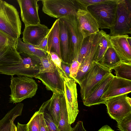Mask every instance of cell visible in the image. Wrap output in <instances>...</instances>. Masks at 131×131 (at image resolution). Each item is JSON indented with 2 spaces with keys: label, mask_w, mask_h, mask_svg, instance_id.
Here are the masks:
<instances>
[{
  "label": "cell",
  "mask_w": 131,
  "mask_h": 131,
  "mask_svg": "<svg viewBox=\"0 0 131 131\" xmlns=\"http://www.w3.org/2000/svg\"><path fill=\"white\" fill-rule=\"evenodd\" d=\"M19 13L13 5L0 0V31L17 40L21 32Z\"/></svg>",
  "instance_id": "1"
},
{
  "label": "cell",
  "mask_w": 131,
  "mask_h": 131,
  "mask_svg": "<svg viewBox=\"0 0 131 131\" xmlns=\"http://www.w3.org/2000/svg\"><path fill=\"white\" fill-rule=\"evenodd\" d=\"M9 87L11 94L9 102L20 103L24 100L31 98L36 93L38 85L32 78L20 76H11Z\"/></svg>",
  "instance_id": "2"
},
{
  "label": "cell",
  "mask_w": 131,
  "mask_h": 131,
  "mask_svg": "<svg viewBox=\"0 0 131 131\" xmlns=\"http://www.w3.org/2000/svg\"><path fill=\"white\" fill-rule=\"evenodd\" d=\"M118 0H107L87 7L88 11L97 21L99 28L110 29L114 26Z\"/></svg>",
  "instance_id": "3"
},
{
  "label": "cell",
  "mask_w": 131,
  "mask_h": 131,
  "mask_svg": "<svg viewBox=\"0 0 131 131\" xmlns=\"http://www.w3.org/2000/svg\"><path fill=\"white\" fill-rule=\"evenodd\" d=\"M110 36L131 34V0H118L114 26L110 29Z\"/></svg>",
  "instance_id": "4"
},
{
  "label": "cell",
  "mask_w": 131,
  "mask_h": 131,
  "mask_svg": "<svg viewBox=\"0 0 131 131\" xmlns=\"http://www.w3.org/2000/svg\"><path fill=\"white\" fill-rule=\"evenodd\" d=\"M111 70L93 61L79 84L82 101L85 100L96 85L111 73Z\"/></svg>",
  "instance_id": "5"
},
{
  "label": "cell",
  "mask_w": 131,
  "mask_h": 131,
  "mask_svg": "<svg viewBox=\"0 0 131 131\" xmlns=\"http://www.w3.org/2000/svg\"><path fill=\"white\" fill-rule=\"evenodd\" d=\"M42 11L50 16L59 19L76 15L79 9L76 0H41Z\"/></svg>",
  "instance_id": "6"
},
{
  "label": "cell",
  "mask_w": 131,
  "mask_h": 131,
  "mask_svg": "<svg viewBox=\"0 0 131 131\" xmlns=\"http://www.w3.org/2000/svg\"><path fill=\"white\" fill-rule=\"evenodd\" d=\"M22 62L15 47L0 45V74L13 76Z\"/></svg>",
  "instance_id": "7"
},
{
  "label": "cell",
  "mask_w": 131,
  "mask_h": 131,
  "mask_svg": "<svg viewBox=\"0 0 131 131\" xmlns=\"http://www.w3.org/2000/svg\"><path fill=\"white\" fill-rule=\"evenodd\" d=\"M126 93L111 98L106 101L107 112L117 123L131 113V99Z\"/></svg>",
  "instance_id": "8"
},
{
  "label": "cell",
  "mask_w": 131,
  "mask_h": 131,
  "mask_svg": "<svg viewBox=\"0 0 131 131\" xmlns=\"http://www.w3.org/2000/svg\"><path fill=\"white\" fill-rule=\"evenodd\" d=\"M59 19L66 26L69 35L72 61L75 60H77L78 54L84 38L80 30L77 15L69 16Z\"/></svg>",
  "instance_id": "9"
},
{
  "label": "cell",
  "mask_w": 131,
  "mask_h": 131,
  "mask_svg": "<svg viewBox=\"0 0 131 131\" xmlns=\"http://www.w3.org/2000/svg\"><path fill=\"white\" fill-rule=\"evenodd\" d=\"M64 81V93L68 115L69 122L71 124L75 121L79 111L75 81L67 76L62 78Z\"/></svg>",
  "instance_id": "10"
},
{
  "label": "cell",
  "mask_w": 131,
  "mask_h": 131,
  "mask_svg": "<svg viewBox=\"0 0 131 131\" xmlns=\"http://www.w3.org/2000/svg\"><path fill=\"white\" fill-rule=\"evenodd\" d=\"M39 0H17L20 10L21 17L25 26L40 24L38 15Z\"/></svg>",
  "instance_id": "11"
},
{
  "label": "cell",
  "mask_w": 131,
  "mask_h": 131,
  "mask_svg": "<svg viewBox=\"0 0 131 131\" xmlns=\"http://www.w3.org/2000/svg\"><path fill=\"white\" fill-rule=\"evenodd\" d=\"M19 54L22 62L17 68L16 75L35 78L39 73L40 58L37 56L23 53Z\"/></svg>",
  "instance_id": "12"
},
{
  "label": "cell",
  "mask_w": 131,
  "mask_h": 131,
  "mask_svg": "<svg viewBox=\"0 0 131 131\" xmlns=\"http://www.w3.org/2000/svg\"><path fill=\"white\" fill-rule=\"evenodd\" d=\"M131 91V80L114 76L107 89L102 95L101 101L104 104L108 99Z\"/></svg>",
  "instance_id": "13"
},
{
  "label": "cell",
  "mask_w": 131,
  "mask_h": 131,
  "mask_svg": "<svg viewBox=\"0 0 131 131\" xmlns=\"http://www.w3.org/2000/svg\"><path fill=\"white\" fill-rule=\"evenodd\" d=\"M50 29L40 24L25 27L23 33V41L37 47L48 34Z\"/></svg>",
  "instance_id": "14"
},
{
  "label": "cell",
  "mask_w": 131,
  "mask_h": 131,
  "mask_svg": "<svg viewBox=\"0 0 131 131\" xmlns=\"http://www.w3.org/2000/svg\"><path fill=\"white\" fill-rule=\"evenodd\" d=\"M77 16L80 30L84 38L99 31L97 21L88 11L79 9Z\"/></svg>",
  "instance_id": "15"
},
{
  "label": "cell",
  "mask_w": 131,
  "mask_h": 131,
  "mask_svg": "<svg viewBox=\"0 0 131 131\" xmlns=\"http://www.w3.org/2000/svg\"><path fill=\"white\" fill-rule=\"evenodd\" d=\"M128 37L126 34L110 36V40L121 62L131 63V45L128 41Z\"/></svg>",
  "instance_id": "16"
},
{
  "label": "cell",
  "mask_w": 131,
  "mask_h": 131,
  "mask_svg": "<svg viewBox=\"0 0 131 131\" xmlns=\"http://www.w3.org/2000/svg\"><path fill=\"white\" fill-rule=\"evenodd\" d=\"M35 78L40 80L48 90L64 94V81L57 69L53 72L39 73Z\"/></svg>",
  "instance_id": "17"
},
{
  "label": "cell",
  "mask_w": 131,
  "mask_h": 131,
  "mask_svg": "<svg viewBox=\"0 0 131 131\" xmlns=\"http://www.w3.org/2000/svg\"><path fill=\"white\" fill-rule=\"evenodd\" d=\"M65 100L64 94L53 93L51 98L43 102L38 111H44L49 113L58 127L61 106Z\"/></svg>",
  "instance_id": "18"
},
{
  "label": "cell",
  "mask_w": 131,
  "mask_h": 131,
  "mask_svg": "<svg viewBox=\"0 0 131 131\" xmlns=\"http://www.w3.org/2000/svg\"><path fill=\"white\" fill-rule=\"evenodd\" d=\"M114 76L111 73L98 82L86 98L83 101V104L86 106H90L104 104L101 98L107 89Z\"/></svg>",
  "instance_id": "19"
},
{
  "label": "cell",
  "mask_w": 131,
  "mask_h": 131,
  "mask_svg": "<svg viewBox=\"0 0 131 131\" xmlns=\"http://www.w3.org/2000/svg\"><path fill=\"white\" fill-rule=\"evenodd\" d=\"M102 33V30H101L95 34L93 40L92 46L90 51L81 63L75 80L76 82L79 84L94 61V54L100 41Z\"/></svg>",
  "instance_id": "20"
},
{
  "label": "cell",
  "mask_w": 131,
  "mask_h": 131,
  "mask_svg": "<svg viewBox=\"0 0 131 131\" xmlns=\"http://www.w3.org/2000/svg\"><path fill=\"white\" fill-rule=\"evenodd\" d=\"M58 23L60 30V49L62 62L71 64V44L68 32L65 25L59 19Z\"/></svg>",
  "instance_id": "21"
},
{
  "label": "cell",
  "mask_w": 131,
  "mask_h": 131,
  "mask_svg": "<svg viewBox=\"0 0 131 131\" xmlns=\"http://www.w3.org/2000/svg\"><path fill=\"white\" fill-rule=\"evenodd\" d=\"M60 30L58 19L56 20L48 34L47 53H56L61 60L60 49Z\"/></svg>",
  "instance_id": "22"
},
{
  "label": "cell",
  "mask_w": 131,
  "mask_h": 131,
  "mask_svg": "<svg viewBox=\"0 0 131 131\" xmlns=\"http://www.w3.org/2000/svg\"><path fill=\"white\" fill-rule=\"evenodd\" d=\"M24 104L19 103L17 104L0 120V131H11L12 122L21 115Z\"/></svg>",
  "instance_id": "23"
},
{
  "label": "cell",
  "mask_w": 131,
  "mask_h": 131,
  "mask_svg": "<svg viewBox=\"0 0 131 131\" xmlns=\"http://www.w3.org/2000/svg\"><path fill=\"white\" fill-rule=\"evenodd\" d=\"M15 48L19 53H23L37 56L40 58L45 57L48 53L36 46L24 42L20 38L17 40Z\"/></svg>",
  "instance_id": "24"
},
{
  "label": "cell",
  "mask_w": 131,
  "mask_h": 131,
  "mask_svg": "<svg viewBox=\"0 0 131 131\" xmlns=\"http://www.w3.org/2000/svg\"><path fill=\"white\" fill-rule=\"evenodd\" d=\"M110 36L102 30V35L94 54V61L100 63L107 49L111 46L110 40Z\"/></svg>",
  "instance_id": "25"
},
{
  "label": "cell",
  "mask_w": 131,
  "mask_h": 131,
  "mask_svg": "<svg viewBox=\"0 0 131 131\" xmlns=\"http://www.w3.org/2000/svg\"><path fill=\"white\" fill-rule=\"evenodd\" d=\"M121 62L116 52L111 46L106 51L100 63L112 70Z\"/></svg>",
  "instance_id": "26"
},
{
  "label": "cell",
  "mask_w": 131,
  "mask_h": 131,
  "mask_svg": "<svg viewBox=\"0 0 131 131\" xmlns=\"http://www.w3.org/2000/svg\"><path fill=\"white\" fill-rule=\"evenodd\" d=\"M59 131H71L72 128L69 124L66 100L62 103L60 112V118L57 127Z\"/></svg>",
  "instance_id": "27"
},
{
  "label": "cell",
  "mask_w": 131,
  "mask_h": 131,
  "mask_svg": "<svg viewBox=\"0 0 131 131\" xmlns=\"http://www.w3.org/2000/svg\"><path fill=\"white\" fill-rule=\"evenodd\" d=\"M96 34H92L84 38L77 57L78 61L81 64L90 52L93 40Z\"/></svg>",
  "instance_id": "28"
},
{
  "label": "cell",
  "mask_w": 131,
  "mask_h": 131,
  "mask_svg": "<svg viewBox=\"0 0 131 131\" xmlns=\"http://www.w3.org/2000/svg\"><path fill=\"white\" fill-rule=\"evenodd\" d=\"M112 69L115 71V77L131 80V63L121 62Z\"/></svg>",
  "instance_id": "29"
},
{
  "label": "cell",
  "mask_w": 131,
  "mask_h": 131,
  "mask_svg": "<svg viewBox=\"0 0 131 131\" xmlns=\"http://www.w3.org/2000/svg\"><path fill=\"white\" fill-rule=\"evenodd\" d=\"M47 53L46 56L40 58V63L39 73L53 72L57 69L50 53Z\"/></svg>",
  "instance_id": "30"
},
{
  "label": "cell",
  "mask_w": 131,
  "mask_h": 131,
  "mask_svg": "<svg viewBox=\"0 0 131 131\" xmlns=\"http://www.w3.org/2000/svg\"><path fill=\"white\" fill-rule=\"evenodd\" d=\"M39 113L36 112L26 124L27 131H40Z\"/></svg>",
  "instance_id": "31"
},
{
  "label": "cell",
  "mask_w": 131,
  "mask_h": 131,
  "mask_svg": "<svg viewBox=\"0 0 131 131\" xmlns=\"http://www.w3.org/2000/svg\"><path fill=\"white\" fill-rule=\"evenodd\" d=\"M117 127L121 131H131V113L117 123Z\"/></svg>",
  "instance_id": "32"
},
{
  "label": "cell",
  "mask_w": 131,
  "mask_h": 131,
  "mask_svg": "<svg viewBox=\"0 0 131 131\" xmlns=\"http://www.w3.org/2000/svg\"><path fill=\"white\" fill-rule=\"evenodd\" d=\"M16 40L0 31V45L10 46L15 47Z\"/></svg>",
  "instance_id": "33"
},
{
  "label": "cell",
  "mask_w": 131,
  "mask_h": 131,
  "mask_svg": "<svg viewBox=\"0 0 131 131\" xmlns=\"http://www.w3.org/2000/svg\"><path fill=\"white\" fill-rule=\"evenodd\" d=\"M107 0H76L79 6V9L88 11L87 7L106 1Z\"/></svg>",
  "instance_id": "34"
},
{
  "label": "cell",
  "mask_w": 131,
  "mask_h": 131,
  "mask_svg": "<svg viewBox=\"0 0 131 131\" xmlns=\"http://www.w3.org/2000/svg\"><path fill=\"white\" fill-rule=\"evenodd\" d=\"M49 53L60 75L62 77L66 76L67 75L61 68V65L62 61L58 55L54 52H51Z\"/></svg>",
  "instance_id": "35"
},
{
  "label": "cell",
  "mask_w": 131,
  "mask_h": 131,
  "mask_svg": "<svg viewBox=\"0 0 131 131\" xmlns=\"http://www.w3.org/2000/svg\"><path fill=\"white\" fill-rule=\"evenodd\" d=\"M43 113L46 123L49 131H59L57 127L54 124L53 119L50 114L43 111H39Z\"/></svg>",
  "instance_id": "36"
},
{
  "label": "cell",
  "mask_w": 131,
  "mask_h": 131,
  "mask_svg": "<svg viewBox=\"0 0 131 131\" xmlns=\"http://www.w3.org/2000/svg\"><path fill=\"white\" fill-rule=\"evenodd\" d=\"M81 64L77 60H73L71 64L70 77L75 80Z\"/></svg>",
  "instance_id": "37"
},
{
  "label": "cell",
  "mask_w": 131,
  "mask_h": 131,
  "mask_svg": "<svg viewBox=\"0 0 131 131\" xmlns=\"http://www.w3.org/2000/svg\"><path fill=\"white\" fill-rule=\"evenodd\" d=\"M39 113L40 131H49L44 119L43 114L41 112Z\"/></svg>",
  "instance_id": "38"
},
{
  "label": "cell",
  "mask_w": 131,
  "mask_h": 131,
  "mask_svg": "<svg viewBox=\"0 0 131 131\" xmlns=\"http://www.w3.org/2000/svg\"><path fill=\"white\" fill-rule=\"evenodd\" d=\"M48 34L41 41L40 44L37 46L36 47L37 48L43 50L47 53L48 52Z\"/></svg>",
  "instance_id": "39"
},
{
  "label": "cell",
  "mask_w": 131,
  "mask_h": 131,
  "mask_svg": "<svg viewBox=\"0 0 131 131\" xmlns=\"http://www.w3.org/2000/svg\"><path fill=\"white\" fill-rule=\"evenodd\" d=\"M61 68L65 73V74L69 78H71L70 77V69L71 64L64 63L61 61Z\"/></svg>",
  "instance_id": "40"
},
{
  "label": "cell",
  "mask_w": 131,
  "mask_h": 131,
  "mask_svg": "<svg viewBox=\"0 0 131 131\" xmlns=\"http://www.w3.org/2000/svg\"><path fill=\"white\" fill-rule=\"evenodd\" d=\"M71 131H87L84 128L82 121H79Z\"/></svg>",
  "instance_id": "41"
},
{
  "label": "cell",
  "mask_w": 131,
  "mask_h": 131,
  "mask_svg": "<svg viewBox=\"0 0 131 131\" xmlns=\"http://www.w3.org/2000/svg\"><path fill=\"white\" fill-rule=\"evenodd\" d=\"M17 127V131H27L26 124H22L18 122Z\"/></svg>",
  "instance_id": "42"
},
{
  "label": "cell",
  "mask_w": 131,
  "mask_h": 131,
  "mask_svg": "<svg viewBox=\"0 0 131 131\" xmlns=\"http://www.w3.org/2000/svg\"><path fill=\"white\" fill-rule=\"evenodd\" d=\"M98 131H115L109 126L106 125L103 126Z\"/></svg>",
  "instance_id": "43"
},
{
  "label": "cell",
  "mask_w": 131,
  "mask_h": 131,
  "mask_svg": "<svg viewBox=\"0 0 131 131\" xmlns=\"http://www.w3.org/2000/svg\"><path fill=\"white\" fill-rule=\"evenodd\" d=\"M14 122V121H13L12 123L11 131H17V127Z\"/></svg>",
  "instance_id": "44"
}]
</instances>
